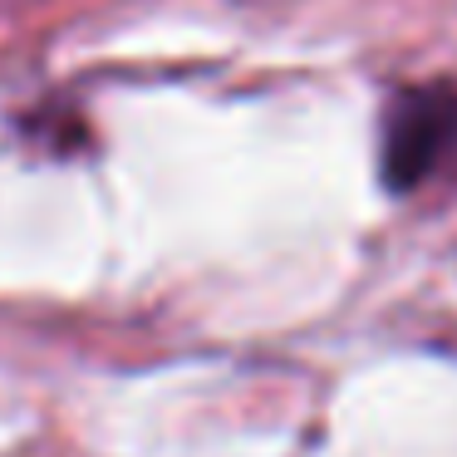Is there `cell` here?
<instances>
[{"instance_id": "6da1fadb", "label": "cell", "mask_w": 457, "mask_h": 457, "mask_svg": "<svg viewBox=\"0 0 457 457\" xmlns=\"http://www.w3.org/2000/svg\"><path fill=\"white\" fill-rule=\"evenodd\" d=\"M378 168L394 192L457 182V84H413L384 113Z\"/></svg>"}]
</instances>
